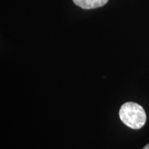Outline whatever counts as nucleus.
Returning a JSON list of instances; mask_svg holds the SVG:
<instances>
[{"label": "nucleus", "instance_id": "1", "mask_svg": "<svg viewBox=\"0 0 149 149\" xmlns=\"http://www.w3.org/2000/svg\"><path fill=\"white\" fill-rule=\"evenodd\" d=\"M119 115L121 121L132 129H139L146 123V115L144 109L135 102L123 104Z\"/></svg>", "mask_w": 149, "mask_h": 149}, {"label": "nucleus", "instance_id": "3", "mask_svg": "<svg viewBox=\"0 0 149 149\" xmlns=\"http://www.w3.org/2000/svg\"><path fill=\"white\" fill-rule=\"evenodd\" d=\"M143 149H149V144L146 145V146H145L144 148H143Z\"/></svg>", "mask_w": 149, "mask_h": 149}, {"label": "nucleus", "instance_id": "2", "mask_svg": "<svg viewBox=\"0 0 149 149\" xmlns=\"http://www.w3.org/2000/svg\"><path fill=\"white\" fill-rule=\"evenodd\" d=\"M78 6L84 9H93L103 6L109 0H72Z\"/></svg>", "mask_w": 149, "mask_h": 149}]
</instances>
